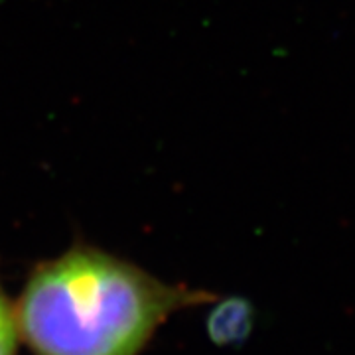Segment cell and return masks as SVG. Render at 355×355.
I'll return each mask as SVG.
<instances>
[{
	"label": "cell",
	"mask_w": 355,
	"mask_h": 355,
	"mask_svg": "<svg viewBox=\"0 0 355 355\" xmlns=\"http://www.w3.org/2000/svg\"><path fill=\"white\" fill-rule=\"evenodd\" d=\"M216 298L76 243L32 268L14 314L20 343L32 355H142L174 314Z\"/></svg>",
	"instance_id": "obj_1"
},
{
	"label": "cell",
	"mask_w": 355,
	"mask_h": 355,
	"mask_svg": "<svg viewBox=\"0 0 355 355\" xmlns=\"http://www.w3.org/2000/svg\"><path fill=\"white\" fill-rule=\"evenodd\" d=\"M254 330V306L243 296H227L214 300L205 320L209 342L219 347H237L245 343Z\"/></svg>",
	"instance_id": "obj_2"
},
{
	"label": "cell",
	"mask_w": 355,
	"mask_h": 355,
	"mask_svg": "<svg viewBox=\"0 0 355 355\" xmlns=\"http://www.w3.org/2000/svg\"><path fill=\"white\" fill-rule=\"evenodd\" d=\"M20 336L16 326L14 302L0 284V355H18Z\"/></svg>",
	"instance_id": "obj_3"
}]
</instances>
